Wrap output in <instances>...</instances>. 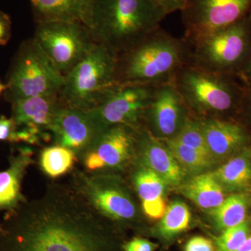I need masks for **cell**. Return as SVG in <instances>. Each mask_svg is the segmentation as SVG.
Listing matches in <instances>:
<instances>
[{
	"mask_svg": "<svg viewBox=\"0 0 251 251\" xmlns=\"http://www.w3.org/2000/svg\"><path fill=\"white\" fill-rule=\"evenodd\" d=\"M225 191L240 192L251 187V150L244 148L214 172Z\"/></svg>",
	"mask_w": 251,
	"mask_h": 251,
	"instance_id": "44dd1931",
	"label": "cell"
},
{
	"mask_svg": "<svg viewBox=\"0 0 251 251\" xmlns=\"http://www.w3.org/2000/svg\"><path fill=\"white\" fill-rule=\"evenodd\" d=\"M105 129L92 111L62 103L56 112L50 133L53 145L72 150L79 162Z\"/></svg>",
	"mask_w": 251,
	"mask_h": 251,
	"instance_id": "4fadbf2b",
	"label": "cell"
},
{
	"mask_svg": "<svg viewBox=\"0 0 251 251\" xmlns=\"http://www.w3.org/2000/svg\"><path fill=\"white\" fill-rule=\"evenodd\" d=\"M251 235V223L246 219L242 224L224 229L215 238L216 251H237Z\"/></svg>",
	"mask_w": 251,
	"mask_h": 251,
	"instance_id": "4316f807",
	"label": "cell"
},
{
	"mask_svg": "<svg viewBox=\"0 0 251 251\" xmlns=\"http://www.w3.org/2000/svg\"><path fill=\"white\" fill-rule=\"evenodd\" d=\"M190 45L161 29L150 33L117 57V82L158 85L173 82L188 64Z\"/></svg>",
	"mask_w": 251,
	"mask_h": 251,
	"instance_id": "3957f363",
	"label": "cell"
},
{
	"mask_svg": "<svg viewBox=\"0 0 251 251\" xmlns=\"http://www.w3.org/2000/svg\"><path fill=\"white\" fill-rule=\"evenodd\" d=\"M196 118L214 162L235 156L247 148L249 136L242 126L225 119Z\"/></svg>",
	"mask_w": 251,
	"mask_h": 251,
	"instance_id": "e0dca14e",
	"label": "cell"
},
{
	"mask_svg": "<svg viewBox=\"0 0 251 251\" xmlns=\"http://www.w3.org/2000/svg\"><path fill=\"white\" fill-rule=\"evenodd\" d=\"M166 16L151 0H95L91 34L117 57L160 28Z\"/></svg>",
	"mask_w": 251,
	"mask_h": 251,
	"instance_id": "7a4b0ae2",
	"label": "cell"
},
{
	"mask_svg": "<svg viewBox=\"0 0 251 251\" xmlns=\"http://www.w3.org/2000/svg\"><path fill=\"white\" fill-rule=\"evenodd\" d=\"M140 128L126 125L108 127L79 160L82 170L92 174L118 175L137 161Z\"/></svg>",
	"mask_w": 251,
	"mask_h": 251,
	"instance_id": "30bf717a",
	"label": "cell"
},
{
	"mask_svg": "<svg viewBox=\"0 0 251 251\" xmlns=\"http://www.w3.org/2000/svg\"><path fill=\"white\" fill-rule=\"evenodd\" d=\"M246 84L251 89V54L237 73Z\"/></svg>",
	"mask_w": 251,
	"mask_h": 251,
	"instance_id": "d6a6232c",
	"label": "cell"
},
{
	"mask_svg": "<svg viewBox=\"0 0 251 251\" xmlns=\"http://www.w3.org/2000/svg\"><path fill=\"white\" fill-rule=\"evenodd\" d=\"M184 251H216L215 244L210 239L196 236L191 238L184 246Z\"/></svg>",
	"mask_w": 251,
	"mask_h": 251,
	"instance_id": "f546056e",
	"label": "cell"
},
{
	"mask_svg": "<svg viewBox=\"0 0 251 251\" xmlns=\"http://www.w3.org/2000/svg\"><path fill=\"white\" fill-rule=\"evenodd\" d=\"M69 184L94 210L115 226L135 225L139 221V206L120 175L92 174L75 168Z\"/></svg>",
	"mask_w": 251,
	"mask_h": 251,
	"instance_id": "8992f818",
	"label": "cell"
},
{
	"mask_svg": "<svg viewBox=\"0 0 251 251\" xmlns=\"http://www.w3.org/2000/svg\"><path fill=\"white\" fill-rule=\"evenodd\" d=\"M11 38V18L0 11V46H6Z\"/></svg>",
	"mask_w": 251,
	"mask_h": 251,
	"instance_id": "1f68e13d",
	"label": "cell"
},
{
	"mask_svg": "<svg viewBox=\"0 0 251 251\" xmlns=\"http://www.w3.org/2000/svg\"><path fill=\"white\" fill-rule=\"evenodd\" d=\"M31 4H34V2L36 1V0H30Z\"/></svg>",
	"mask_w": 251,
	"mask_h": 251,
	"instance_id": "8d00e7d4",
	"label": "cell"
},
{
	"mask_svg": "<svg viewBox=\"0 0 251 251\" xmlns=\"http://www.w3.org/2000/svg\"><path fill=\"white\" fill-rule=\"evenodd\" d=\"M155 86L118 82L91 111L105 128L117 125L140 128Z\"/></svg>",
	"mask_w": 251,
	"mask_h": 251,
	"instance_id": "7c38bea8",
	"label": "cell"
},
{
	"mask_svg": "<svg viewBox=\"0 0 251 251\" xmlns=\"http://www.w3.org/2000/svg\"><path fill=\"white\" fill-rule=\"evenodd\" d=\"M0 141L20 143L18 126L11 117L0 116Z\"/></svg>",
	"mask_w": 251,
	"mask_h": 251,
	"instance_id": "83f0119b",
	"label": "cell"
},
{
	"mask_svg": "<svg viewBox=\"0 0 251 251\" xmlns=\"http://www.w3.org/2000/svg\"><path fill=\"white\" fill-rule=\"evenodd\" d=\"M34 155L30 147H19L8 158L7 168L0 171V214L16 210L27 201L23 193V181L34 163Z\"/></svg>",
	"mask_w": 251,
	"mask_h": 251,
	"instance_id": "ac0fdd59",
	"label": "cell"
},
{
	"mask_svg": "<svg viewBox=\"0 0 251 251\" xmlns=\"http://www.w3.org/2000/svg\"><path fill=\"white\" fill-rule=\"evenodd\" d=\"M77 162L78 159L74 151L59 145L46 147L39 154V167L51 179L72 173Z\"/></svg>",
	"mask_w": 251,
	"mask_h": 251,
	"instance_id": "cb8c5ba5",
	"label": "cell"
},
{
	"mask_svg": "<svg viewBox=\"0 0 251 251\" xmlns=\"http://www.w3.org/2000/svg\"><path fill=\"white\" fill-rule=\"evenodd\" d=\"M34 38L64 76L95 44L90 29L77 22L38 23Z\"/></svg>",
	"mask_w": 251,
	"mask_h": 251,
	"instance_id": "9c48e42d",
	"label": "cell"
},
{
	"mask_svg": "<svg viewBox=\"0 0 251 251\" xmlns=\"http://www.w3.org/2000/svg\"><path fill=\"white\" fill-rule=\"evenodd\" d=\"M60 94L38 96L11 103V117L19 129L25 130L36 145L52 140L51 125L62 105Z\"/></svg>",
	"mask_w": 251,
	"mask_h": 251,
	"instance_id": "9a60e30c",
	"label": "cell"
},
{
	"mask_svg": "<svg viewBox=\"0 0 251 251\" xmlns=\"http://www.w3.org/2000/svg\"><path fill=\"white\" fill-rule=\"evenodd\" d=\"M188 110L174 82L156 85L144 116L145 128L158 139H171L189 118Z\"/></svg>",
	"mask_w": 251,
	"mask_h": 251,
	"instance_id": "5bb4252c",
	"label": "cell"
},
{
	"mask_svg": "<svg viewBox=\"0 0 251 251\" xmlns=\"http://www.w3.org/2000/svg\"><path fill=\"white\" fill-rule=\"evenodd\" d=\"M251 0H188L182 12L188 44L245 19Z\"/></svg>",
	"mask_w": 251,
	"mask_h": 251,
	"instance_id": "8fae6325",
	"label": "cell"
},
{
	"mask_svg": "<svg viewBox=\"0 0 251 251\" xmlns=\"http://www.w3.org/2000/svg\"><path fill=\"white\" fill-rule=\"evenodd\" d=\"M237 251H251V235Z\"/></svg>",
	"mask_w": 251,
	"mask_h": 251,
	"instance_id": "e575fe53",
	"label": "cell"
},
{
	"mask_svg": "<svg viewBox=\"0 0 251 251\" xmlns=\"http://www.w3.org/2000/svg\"><path fill=\"white\" fill-rule=\"evenodd\" d=\"M6 89H7V85L6 83L4 84L0 82V95L2 93H4Z\"/></svg>",
	"mask_w": 251,
	"mask_h": 251,
	"instance_id": "d590c367",
	"label": "cell"
},
{
	"mask_svg": "<svg viewBox=\"0 0 251 251\" xmlns=\"http://www.w3.org/2000/svg\"><path fill=\"white\" fill-rule=\"evenodd\" d=\"M117 83L116 56L95 43L87 55L64 75L61 99L69 106L91 111Z\"/></svg>",
	"mask_w": 251,
	"mask_h": 251,
	"instance_id": "5b68a950",
	"label": "cell"
},
{
	"mask_svg": "<svg viewBox=\"0 0 251 251\" xmlns=\"http://www.w3.org/2000/svg\"><path fill=\"white\" fill-rule=\"evenodd\" d=\"M163 10L166 15L176 11H182L187 4L188 0H151Z\"/></svg>",
	"mask_w": 251,
	"mask_h": 251,
	"instance_id": "4dcf8cb0",
	"label": "cell"
},
{
	"mask_svg": "<svg viewBox=\"0 0 251 251\" xmlns=\"http://www.w3.org/2000/svg\"><path fill=\"white\" fill-rule=\"evenodd\" d=\"M251 30L245 19L189 44L188 64L214 74H236L251 55Z\"/></svg>",
	"mask_w": 251,
	"mask_h": 251,
	"instance_id": "ba28073f",
	"label": "cell"
},
{
	"mask_svg": "<svg viewBox=\"0 0 251 251\" xmlns=\"http://www.w3.org/2000/svg\"><path fill=\"white\" fill-rule=\"evenodd\" d=\"M1 223H0V232H1Z\"/></svg>",
	"mask_w": 251,
	"mask_h": 251,
	"instance_id": "74e56055",
	"label": "cell"
},
{
	"mask_svg": "<svg viewBox=\"0 0 251 251\" xmlns=\"http://www.w3.org/2000/svg\"><path fill=\"white\" fill-rule=\"evenodd\" d=\"M191 214L188 206L175 201L167 206L156 227V233L165 240H171L187 230L191 224Z\"/></svg>",
	"mask_w": 251,
	"mask_h": 251,
	"instance_id": "d4e9b609",
	"label": "cell"
},
{
	"mask_svg": "<svg viewBox=\"0 0 251 251\" xmlns=\"http://www.w3.org/2000/svg\"><path fill=\"white\" fill-rule=\"evenodd\" d=\"M242 101L247 104L251 112V89H247L245 90Z\"/></svg>",
	"mask_w": 251,
	"mask_h": 251,
	"instance_id": "836d02e7",
	"label": "cell"
},
{
	"mask_svg": "<svg viewBox=\"0 0 251 251\" xmlns=\"http://www.w3.org/2000/svg\"><path fill=\"white\" fill-rule=\"evenodd\" d=\"M0 251H123L115 225L69 184L52 182L40 197L4 215Z\"/></svg>",
	"mask_w": 251,
	"mask_h": 251,
	"instance_id": "6da1fadb",
	"label": "cell"
},
{
	"mask_svg": "<svg viewBox=\"0 0 251 251\" xmlns=\"http://www.w3.org/2000/svg\"><path fill=\"white\" fill-rule=\"evenodd\" d=\"M95 0H36L32 4L36 23L77 22L91 29Z\"/></svg>",
	"mask_w": 251,
	"mask_h": 251,
	"instance_id": "ffe728a7",
	"label": "cell"
},
{
	"mask_svg": "<svg viewBox=\"0 0 251 251\" xmlns=\"http://www.w3.org/2000/svg\"><path fill=\"white\" fill-rule=\"evenodd\" d=\"M166 146L186 173H204L215 162L197 150L183 145L175 138L163 140Z\"/></svg>",
	"mask_w": 251,
	"mask_h": 251,
	"instance_id": "484cf974",
	"label": "cell"
},
{
	"mask_svg": "<svg viewBox=\"0 0 251 251\" xmlns=\"http://www.w3.org/2000/svg\"><path fill=\"white\" fill-rule=\"evenodd\" d=\"M188 110L199 118H218L233 110L242 102V90L229 75L202 70L187 64L179 71L174 81Z\"/></svg>",
	"mask_w": 251,
	"mask_h": 251,
	"instance_id": "277c9868",
	"label": "cell"
},
{
	"mask_svg": "<svg viewBox=\"0 0 251 251\" xmlns=\"http://www.w3.org/2000/svg\"><path fill=\"white\" fill-rule=\"evenodd\" d=\"M64 76L46 55L34 37L23 41L15 54L8 74L6 101L60 94Z\"/></svg>",
	"mask_w": 251,
	"mask_h": 251,
	"instance_id": "52a82bcc",
	"label": "cell"
},
{
	"mask_svg": "<svg viewBox=\"0 0 251 251\" xmlns=\"http://www.w3.org/2000/svg\"><path fill=\"white\" fill-rule=\"evenodd\" d=\"M248 206L249 198L245 193L231 195L225 198L219 206L210 210L213 224L221 232L242 224L246 220Z\"/></svg>",
	"mask_w": 251,
	"mask_h": 251,
	"instance_id": "603a6c76",
	"label": "cell"
},
{
	"mask_svg": "<svg viewBox=\"0 0 251 251\" xmlns=\"http://www.w3.org/2000/svg\"><path fill=\"white\" fill-rule=\"evenodd\" d=\"M181 190L185 197L196 205L209 210L219 206L226 198L224 188L212 173L195 175L183 183Z\"/></svg>",
	"mask_w": 251,
	"mask_h": 251,
	"instance_id": "7402d4cb",
	"label": "cell"
},
{
	"mask_svg": "<svg viewBox=\"0 0 251 251\" xmlns=\"http://www.w3.org/2000/svg\"><path fill=\"white\" fill-rule=\"evenodd\" d=\"M132 185L141 204V209L151 220L161 219L166 209L165 181L147 167L137 163L132 171Z\"/></svg>",
	"mask_w": 251,
	"mask_h": 251,
	"instance_id": "d6986e66",
	"label": "cell"
},
{
	"mask_svg": "<svg viewBox=\"0 0 251 251\" xmlns=\"http://www.w3.org/2000/svg\"><path fill=\"white\" fill-rule=\"evenodd\" d=\"M137 163L156 173L168 186H177L184 183V171L166 144L141 127L138 133Z\"/></svg>",
	"mask_w": 251,
	"mask_h": 251,
	"instance_id": "2e32d148",
	"label": "cell"
},
{
	"mask_svg": "<svg viewBox=\"0 0 251 251\" xmlns=\"http://www.w3.org/2000/svg\"><path fill=\"white\" fill-rule=\"evenodd\" d=\"M158 247L156 244L141 237H134L126 241L122 245L123 251H155Z\"/></svg>",
	"mask_w": 251,
	"mask_h": 251,
	"instance_id": "f1b7e54d",
	"label": "cell"
}]
</instances>
